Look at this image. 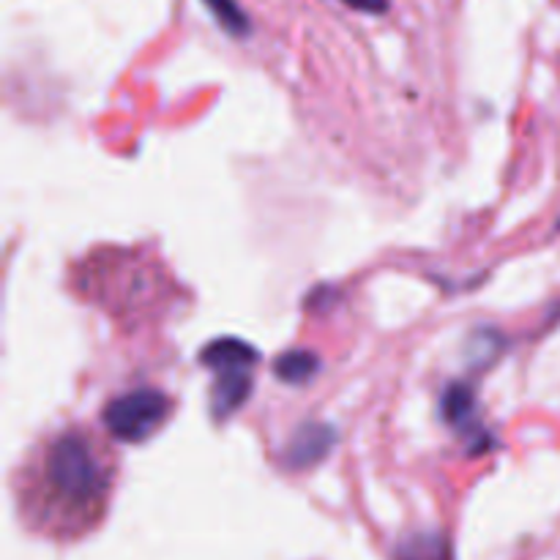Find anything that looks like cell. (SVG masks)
Returning a JSON list of instances; mask_svg holds the SVG:
<instances>
[{
    "mask_svg": "<svg viewBox=\"0 0 560 560\" xmlns=\"http://www.w3.org/2000/svg\"><path fill=\"white\" fill-rule=\"evenodd\" d=\"M334 430L328 424H304L295 430V435L290 438L288 448H284V465L290 470H304L312 465L320 463L328 452H331Z\"/></svg>",
    "mask_w": 560,
    "mask_h": 560,
    "instance_id": "4",
    "label": "cell"
},
{
    "mask_svg": "<svg viewBox=\"0 0 560 560\" xmlns=\"http://www.w3.org/2000/svg\"><path fill=\"white\" fill-rule=\"evenodd\" d=\"M474 413V397L465 386H452V392L443 397V416L452 421L454 427H463Z\"/></svg>",
    "mask_w": 560,
    "mask_h": 560,
    "instance_id": "9",
    "label": "cell"
},
{
    "mask_svg": "<svg viewBox=\"0 0 560 560\" xmlns=\"http://www.w3.org/2000/svg\"><path fill=\"white\" fill-rule=\"evenodd\" d=\"M397 560H448V547L441 536L416 534L399 545Z\"/></svg>",
    "mask_w": 560,
    "mask_h": 560,
    "instance_id": "7",
    "label": "cell"
},
{
    "mask_svg": "<svg viewBox=\"0 0 560 560\" xmlns=\"http://www.w3.org/2000/svg\"><path fill=\"white\" fill-rule=\"evenodd\" d=\"M202 3H206L213 20L228 33H233V36H246L249 33V16L244 14V9L235 0H202Z\"/></svg>",
    "mask_w": 560,
    "mask_h": 560,
    "instance_id": "8",
    "label": "cell"
},
{
    "mask_svg": "<svg viewBox=\"0 0 560 560\" xmlns=\"http://www.w3.org/2000/svg\"><path fill=\"white\" fill-rule=\"evenodd\" d=\"M257 350L252 345L241 342V339H217L202 350L200 361L208 370H224V366H255L257 364Z\"/></svg>",
    "mask_w": 560,
    "mask_h": 560,
    "instance_id": "5",
    "label": "cell"
},
{
    "mask_svg": "<svg viewBox=\"0 0 560 560\" xmlns=\"http://www.w3.org/2000/svg\"><path fill=\"white\" fill-rule=\"evenodd\" d=\"M170 413H173V402L167 394L156 388H137V392L120 394L104 408V427L115 441L142 443L156 435Z\"/></svg>",
    "mask_w": 560,
    "mask_h": 560,
    "instance_id": "2",
    "label": "cell"
},
{
    "mask_svg": "<svg viewBox=\"0 0 560 560\" xmlns=\"http://www.w3.org/2000/svg\"><path fill=\"white\" fill-rule=\"evenodd\" d=\"M217 372V381H213L211 392V410L213 419L224 421L235 413V410L244 408V402L252 394V366H224Z\"/></svg>",
    "mask_w": 560,
    "mask_h": 560,
    "instance_id": "3",
    "label": "cell"
},
{
    "mask_svg": "<svg viewBox=\"0 0 560 560\" xmlns=\"http://www.w3.org/2000/svg\"><path fill=\"white\" fill-rule=\"evenodd\" d=\"M115 463L85 430L49 438L27 463L20 512L36 534L71 541L98 525L109 503Z\"/></svg>",
    "mask_w": 560,
    "mask_h": 560,
    "instance_id": "1",
    "label": "cell"
},
{
    "mask_svg": "<svg viewBox=\"0 0 560 560\" xmlns=\"http://www.w3.org/2000/svg\"><path fill=\"white\" fill-rule=\"evenodd\" d=\"M317 370H320V361L310 350H290V353L279 355L273 364L279 381L290 383V386H304L317 375Z\"/></svg>",
    "mask_w": 560,
    "mask_h": 560,
    "instance_id": "6",
    "label": "cell"
},
{
    "mask_svg": "<svg viewBox=\"0 0 560 560\" xmlns=\"http://www.w3.org/2000/svg\"><path fill=\"white\" fill-rule=\"evenodd\" d=\"M345 3H350L353 9H361V11H386L388 0H345Z\"/></svg>",
    "mask_w": 560,
    "mask_h": 560,
    "instance_id": "10",
    "label": "cell"
}]
</instances>
